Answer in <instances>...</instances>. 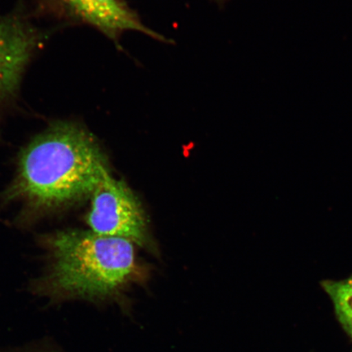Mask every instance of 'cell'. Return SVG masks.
<instances>
[{
	"label": "cell",
	"instance_id": "obj_5",
	"mask_svg": "<svg viewBox=\"0 0 352 352\" xmlns=\"http://www.w3.org/2000/svg\"><path fill=\"white\" fill-rule=\"evenodd\" d=\"M61 10L74 20L94 26L117 44L126 30L149 35L158 41L166 39L140 21L124 0H57Z\"/></svg>",
	"mask_w": 352,
	"mask_h": 352
},
{
	"label": "cell",
	"instance_id": "obj_2",
	"mask_svg": "<svg viewBox=\"0 0 352 352\" xmlns=\"http://www.w3.org/2000/svg\"><path fill=\"white\" fill-rule=\"evenodd\" d=\"M50 252L43 283L65 296H111L138 274L133 242L92 231L66 230L47 241Z\"/></svg>",
	"mask_w": 352,
	"mask_h": 352
},
{
	"label": "cell",
	"instance_id": "obj_1",
	"mask_svg": "<svg viewBox=\"0 0 352 352\" xmlns=\"http://www.w3.org/2000/svg\"><path fill=\"white\" fill-rule=\"evenodd\" d=\"M109 174L107 157L91 132L77 123L57 122L21 151L4 198L36 212L52 211L91 196Z\"/></svg>",
	"mask_w": 352,
	"mask_h": 352
},
{
	"label": "cell",
	"instance_id": "obj_4",
	"mask_svg": "<svg viewBox=\"0 0 352 352\" xmlns=\"http://www.w3.org/2000/svg\"><path fill=\"white\" fill-rule=\"evenodd\" d=\"M38 39L19 15L0 16V109L14 98Z\"/></svg>",
	"mask_w": 352,
	"mask_h": 352
},
{
	"label": "cell",
	"instance_id": "obj_6",
	"mask_svg": "<svg viewBox=\"0 0 352 352\" xmlns=\"http://www.w3.org/2000/svg\"><path fill=\"white\" fill-rule=\"evenodd\" d=\"M334 310L343 328L352 338V290L337 302Z\"/></svg>",
	"mask_w": 352,
	"mask_h": 352
},
{
	"label": "cell",
	"instance_id": "obj_3",
	"mask_svg": "<svg viewBox=\"0 0 352 352\" xmlns=\"http://www.w3.org/2000/svg\"><path fill=\"white\" fill-rule=\"evenodd\" d=\"M87 223L99 235L120 237L142 246L149 243L147 220L138 198L110 174L91 195Z\"/></svg>",
	"mask_w": 352,
	"mask_h": 352
}]
</instances>
